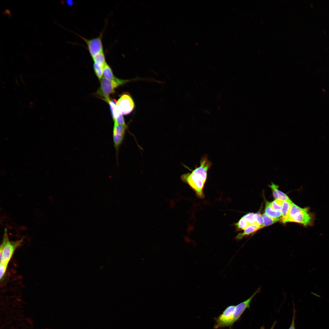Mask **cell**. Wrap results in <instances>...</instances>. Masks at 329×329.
<instances>
[{"mask_svg":"<svg viewBox=\"0 0 329 329\" xmlns=\"http://www.w3.org/2000/svg\"><path fill=\"white\" fill-rule=\"evenodd\" d=\"M265 213L269 216L273 218H279L282 216L281 211L273 209L270 205V203L268 202L266 203Z\"/></svg>","mask_w":329,"mask_h":329,"instance_id":"13","label":"cell"},{"mask_svg":"<svg viewBox=\"0 0 329 329\" xmlns=\"http://www.w3.org/2000/svg\"><path fill=\"white\" fill-rule=\"evenodd\" d=\"M256 214V222L260 226L261 228H263V218L262 216L259 213H257Z\"/></svg>","mask_w":329,"mask_h":329,"instance_id":"23","label":"cell"},{"mask_svg":"<svg viewBox=\"0 0 329 329\" xmlns=\"http://www.w3.org/2000/svg\"><path fill=\"white\" fill-rule=\"evenodd\" d=\"M94 63L102 67L106 63L105 54L104 51L100 52L92 57Z\"/></svg>","mask_w":329,"mask_h":329,"instance_id":"15","label":"cell"},{"mask_svg":"<svg viewBox=\"0 0 329 329\" xmlns=\"http://www.w3.org/2000/svg\"><path fill=\"white\" fill-rule=\"evenodd\" d=\"M261 288L259 287L254 293L248 299L235 306L233 314V323L234 324L239 320L245 310L249 307L250 303L254 296L260 292Z\"/></svg>","mask_w":329,"mask_h":329,"instance_id":"9","label":"cell"},{"mask_svg":"<svg viewBox=\"0 0 329 329\" xmlns=\"http://www.w3.org/2000/svg\"><path fill=\"white\" fill-rule=\"evenodd\" d=\"M269 186L271 188L273 192L274 197L276 199H278L282 201H286L292 203V202L286 194L278 189V186L271 182Z\"/></svg>","mask_w":329,"mask_h":329,"instance_id":"10","label":"cell"},{"mask_svg":"<svg viewBox=\"0 0 329 329\" xmlns=\"http://www.w3.org/2000/svg\"><path fill=\"white\" fill-rule=\"evenodd\" d=\"M283 201L278 199H275L274 201L270 203V205L272 208L274 210L281 211L282 207Z\"/></svg>","mask_w":329,"mask_h":329,"instance_id":"21","label":"cell"},{"mask_svg":"<svg viewBox=\"0 0 329 329\" xmlns=\"http://www.w3.org/2000/svg\"><path fill=\"white\" fill-rule=\"evenodd\" d=\"M260 329H264V327H262Z\"/></svg>","mask_w":329,"mask_h":329,"instance_id":"26","label":"cell"},{"mask_svg":"<svg viewBox=\"0 0 329 329\" xmlns=\"http://www.w3.org/2000/svg\"><path fill=\"white\" fill-rule=\"evenodd\" d=\"M103 75L105 79L111 81H116L119 79L114 76L111 68L107 63L103 67Z\"/></svg>","mask_w":329,"mask_h":329,"instance_id":"12","label":"cell"},{"mask_svg":"<svg viewBox=\"0 0 329 329\" xmlns=\"http://www.w3.org/2000/svg\"><path fill=\"white\" fill-rule=\"evenodd\" d=\"M116 105L122 115L130 114L134 107V101L130 95L127 93H124L121 95L116 101Z\"/></svg>","mask_w":329,"mask_h":329,"instance_id":"7","label":"cell"},{"mask_svg":"<svg viewBox=\"0 0 329 329\" xmlns=\"http://www.w3.org/2000/svg\"><path fill=\"white\" fill-rule=\"evenodd\" d=\"M120 86L117 82L110 81L103 77L101 80L100 87L96 94L107 102L110 100V95L115 93V89Z\"/></svg>","mask_w":329,"mask_h":329,"instance_id":"4","label":"cell"},{"mask_svg":"<svg viewBox=\"0 0 329 329\" xmlns=\"http://www.w3.org/2000/svg\"><path fill=\"white\" fill-rule=\"evenodd\" d=\"M262 216L263 218V227L271 225L280 220V218H273L264 213Z\"/></svg>","mask_w":329,"mask_h":329,"instance_id":"16","label":"cell"},{"mask_svg":"<svg viewBox=\"0 0 329 329\" xmlns=\"http://www.w3.org/2000/svg\"><path fill=\"white\" fill-rule=\"evenodd\" d=\"M314 220V215L310 212L309 207H301L292 217L288 219L287 222H295L306 227L312 226Z\"/></svg>","mask_w":329,"mask_h":329,"instance_id":"3","label":"cell"},{"mask_svg":"<svg viewBox=\"0 0 329 329\" xmlns=\"http://www.w3.org/2000/svg\"><path fill=\"white\" fill-rule=\"evenodd\" d=\"M116 100H110L107 102L109 104L112 117L113 120L117 118L122 114L119 110L117 105Z\"/></svg>","mask_w":329,"mask_h":329,"instance_id":"14","label":"cell"},{"mask_svg":"<svg viewBox=\"0 0 329 329\" xmlns=\"http://www.w3.org/2000/svg\"><path fill=\"white\" fill-rule=\"evenodd\" d=\"M295 310L294 309L293 318L292 322L288 329H295Z\"/></svg>","mask_w":329,"mask_h":329,"instance_id":"24","label":"cell"},{"mask_svg":"<svg viewBox=\"0 0 329 329\" xmlns=\"http://www.w3.org/2000/svg\"><path fill=\"white\" fill-rule=\"evenodd\" d=\"M235 306L230 305L227 307L216 319L214 327L215 329L226 327H231L233 324V314Z\"/></svg>","mask_w":329,"mask_h":329,"instance_id":"5","label":"cell"},{"mask_svg":"<svg viewBox=\"0 0 329 329\" xmlns=\"http://www.w3.org/2000/svg\"><path fill=\"white\" fill-rule=\"evenodd\" d=\"M260 228V227L256 222L250 224L244 230L243 232L239 233L235 236V239L237 241L239 240L244 237L254 233Z\"/></svg>","mask_w":329,"mask_h":329,"instance_id":"11","label":"cell"},{"mask_svg":"<svg viewBox=\"0 0 329 329\" xmlns=\"http://www.w3.org/2000/svg\"><path fill=\"white\" fill-rule=\"evenodd\" d=\"M77 35L86 44L88 51L91 57L100 52L104 51L102 43V32H100L98 36L90 39H87L79 34Z\"/></svg>","mask_w":329,"mask_h":329,"instance_id":"6","label":"cell"},{"mask_svg":"<svg viewBox=\"0 0 329 329\" xmlns=\"http://www.w3.org/2000/svg\"><path fill=\"white\" fill-rule=\"evenodd\" d=\"M275 324H276V322H274V324L272 325V326L271 327L270 329H274Z\"/></svg>","mask_w":329,"mask_h":329,"instance_id":"25","label":"cell"},{"mask_svg":"<svg viewBox=\"0 0 329 329\" xmlns=\"http://www.w3.org/2000/svg\"><path fill=\"white\" fill-rule=\"evenodd\" d=\"M250 225V224L242 217L239 220L237 223L235 224V225L236 227V230L239 231L242 230H244Z\"/></svg>","mask_w":329,"mask_h":329,"instance_id":"18","label":"cell"},{"mask_svg":"<svg viewBox=\"0 0 329 329\" xmlns=\"http://www.w3.org/2000/svg\"><path fill=\"white\" fill-rule=\"evenodd\" d=\"M4 232L0 248V263L8 265L15 250L21 245L23 239H22L14 241H10L6 228L4 229Z\"/></svg>","mask_w":329,"mask_h":329,"instance_id":"2","label":"cell"},{"mask_svg":"<svg viewBox=\"0 0 329 329\" xmlns=\"http://www.w3.org/2000/svg\"><path fill=\"white\" fill-rule=\"evenodd\" d=\"M212 164L207 156L204 155L200 159L199 166L193 170L191 172L184 174L181 176L182 180L187 183L200 198H203L204 197L203 189L207 180L208 171Z\"/></svg>","mask_w":329,"mask_h":329,"instance_id":"1","label":"cell"},{"mask_svg":"<svg viewBox=\"0 0 329 329\" xmlns=\"http://www.w3.org/2000/svg\"><path fill=\"white\" fill-rule=\"evenodd\" d=\"M126 125L114 122L113 131V140L115 147L117 152L124 138Z\"/></svg>","mask_w":329,"mask_h":329,"instance_id":"8","label":"cell"},{"mask_svg":"<svg viewBox=\"0 0 329 329\" xmlns=\"http://www.w3.org/2000/svg\"><path fill=\"white\" fill-rule=\"evenodd\" d=\"M93 69L95 73L97 78L101 80L103 75V67L100 65L94 63Z\"/></svg>","mask_w":329,"mask_h":329,"instance_id":"19","label":"cell"},{"mask_svg":"<svg viewBox=\"0 0 329 329\" xmlns=\"http://www.w3.org/2000/svg\"><path fill=\"white\" fill-rule=\"evenodd\" d=\"M286 201H283L281 211L282 214L281 218H283L287 217L288 216L290 209L291 204Z\"/></svg>","mask_w":329,"mask_h":329,"instance_id":"17","label":"cell"},{"mask_svg":"<svg viewBox=\"0 0 329 329\" xmlns=\"http://www.w3.org/2000/svg\"><path fill=\"white\" fill-rule=\"evenodd\" d=\"M8 265L5 264L0 263V280H1L4 277Z\"/></svg>","mask_w":329,"mask_h":329,"instance_id":"22","label":"cell"},{"mask_svg":"<svg viewBox=\"0 0 329 329\" xmlns=\"http://www.w3.org/2000/svg\"><path fill=\"white\" fill-rule=\"evenodd\" d=\"M242 217L250 224H252L256 222V213H249L246 214Z\"/></svg>","mask_w":329,"mask_h":329,"instance_id":"20","label":"cell"}]
</instances>
